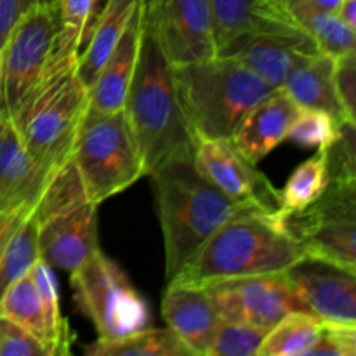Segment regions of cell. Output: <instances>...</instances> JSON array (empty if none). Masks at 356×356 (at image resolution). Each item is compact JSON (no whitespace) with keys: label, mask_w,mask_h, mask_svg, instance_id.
<instances>
[{"label":"cell","mask_w":356,"mask_h":356,"mask_svg":"<svg viewBox=\"0 0 356 356\" xmlns=\"http://www.w3.org/2000/svg\"><path fill=\"white\" fill-rule=\"evenodd\" d=\"M306 309L329 323L356 325V278L353 273L305 259L287 271Z\"/></svg>","instance_id":"cell-14"},{"label":"cell","mask_w":356,"mask_h":356,"mask_svg":"<svg viewBox=\"0 0 356 356\" xmlns=\"http://www.w3.org/2000/svg\"><path fill=\"white\" fill-rule=\"evenodd\" d=\"M72 162L87 198L96 205L146 176L145 162L124 108L108 113L86 111L73 145Z\"/></svg>","instance_id":"cell-6"},{"label":"cell","mask_w":356,"mask_h":356,"mask_svg":"<svg viewBox=\"0 0 356 356\" xmlns=\"http://www.w3.org/2000/svg\"><path fill=\"white\" fill-rule=\"evenodd\" d=\"M124 111L141 152L146 176L169 163L193 159L195 136L177 99L172 68L145 26Z\"/></svg>","instance_id":"cell-3"},{"label":"cell","mask_w":356,"mask_h":356,"mask_svg":"<svg viewBox=\"0 0 356 356\" xmlns=\"http://www.w3.org/2000/svg\"><path fill=\"white\" fill-rule=\"evenodd\" d=\"M305 259L280 211L249 212L222 225L170 282L207 285L252 275L285 273Z\"/></svg>","instance_id":"cell-2"},{"label":"cell","mask_w":356,"mask_h":356,"mask_svg":"<svg viewBox=\"0 0 356 356\" xmlns=\"http://www.w3.org/2000/svg\"><path fill=\"white\" fill-rule=\"evenodd\" d=\"M149 179L163 235L167 284L222 225L242 214L264 212L222 195L198 174L193 159L169 163Z\"/></svg>","instance_id":"cell-1"},{"label":"cell","mask_w":356,"mask_h":356,"mask_svg":"<svg viewBox=\"0 0 356 356\" xmlns=\"http://www.w3.org/2000/svg\"><path fill=\"white\" fill-rule=\"evenodd\" d=\"M143 2L145 0H106L99 10L89 40L76 59V75L87 90L96 82L97 75Z\"/></svg>","instance_id":"cell-22"},{"label":"cell","mask_w":356,"mask_h":356,"mask_svg":"<svg viewBox=\"0 0 356 356\" xmlns=\"http://www.w3.org/2000/svg\"><path fill=\"white\" fill-rule=\"evenodd\" d=\"M38 257V219L33 209L14 229L0 256V298L9 285L30 273Z\"/></svg>","instance_id":"cell-28"},{"label":"cell","mask_w":356,"mask_h":356,"mask_svg":"<svg viewBox=\"0 0 356 356\" xmlns=\"http://www.w3.org/2000/svg\"><path fill=\"white\" fill-rule=\"evenodd\" d=\"M211 9L218 51L249 33L308 37L275 0H211Z\"/></svg>","instance_id":"cell-19"},{"label":"cell","mask_w":356,"mask_h":356,"mask_svg":"<svg viewBox=\"0 0 356 356\" xmlns=\"http://www.w3.org/2000/svg\"><path fill=\"white\" fill-rule=\"evenodd\" d=\"M99 3L101 0H58L59 26L49 68L79 59L101 10Z\"/></svg>","instance_id":"cell-23"},{"label":"cell","mask_w":356,"mask_h":356,"mask_svg":"<svg viewBox=\"0 0 356 356\" xmlns=\"http://www.w3.org/2000/svg\"><path fill=\"white\" fill-rule=\"evenodd\" d=\"M89 106V90L76 61L52 66L9 115L35 162L56 174L72 160L73 145Z\"/></svg>","instance_id":"cell-5"},{"label":"cell","mask_w":356,"mask_h":356,"mask_svg":"<svg viewBox=\"0 0 356 356\" xmlns=\"http://www.w3.org/2000/svg\"><path fill=\"white\" fill-rule=\"evenodd\" d=\"M143 38V6L136 10L134 17L124 35L118 40L117 47L108 58L106 65L97 75L96 82L89 89V106L87 110L96 113H108L124 108L125 96L138 65L139 49Z\"/></svg>","instance_id":"cell-20"},{"label":"cell","mask_w":356,"mask_h":356,"mask_svg":"<svg viewBox=\"0 0 356 356\" xmlns=\"http://www.w3.org/2000/svg\"><path fill=\"white\" fill-rule=\"evenodd\" d=\"M143 26L170 66L218 56L211 0H148L143 3Z\"/></svg>","instance_id":"cell-11"},{"label":"cell","mask_w":356,"mask_h":356,"mask_svg":"<svg viewBox=\"0 0 356 356\" xmlns=\"http://www.w3.org/2000/svg\"><path fill=\"white\" fill-rule=\"evenodd\" d=\"M76 308L94 323L99 341H113L146 329L152 312L127 275L103 250L70 273Z\"/></svg>","instance_id":"cell-8"},{"label":"cell","mask_w":356,"mask_h":356,"mask_svg":"<svg viewBox=\"0 0 356 356\" xmlns=\"http://www.w3.org/2000/svg\"><path fill=\"white\" fill-rule=\"evenodd\" d=\"M0 315L13 320L14 323L28 330L47 350V346H45L47 336H45L44 309H42L37 285H35L30 273L24 275L23 278H19L6 289V292L0 298Z\"/></svg>","instance_id":"cell-29"},{"label":"cell","mask_w":356,"mask_h":356,"mask_svg":"<svg viewBox=\"0 0 356 356\" xmlns=\"http://www.w3.org/2000/svg\"><path fill=\"white\" fill-rule=\"evenodd\" d=\"M334 83L346 113L356 120V49L336 58Z\"/></svg>","instance_id":"cell-35"},{"label":"cell","mask_w":356,"mask_h":356,"mask_svg":"<svg viewBox=\"0 0 356 356\" xmlns=\"http://www.w3.org/2000/svg\"><path fill=\"white\" fill-rule=\"evenodd\" d=\"M193 165L204 179L238 204L264 212L280 209V191L233 146L232 139H197Z\"/></svg>","instance_id":"cell-13"},{"label":"cell","mask_w":356,"mask_h":356,"mask_svg":"<svg viewBox=\"0 0 356 356\" xmlns=\"http://www.w3.org/2000/svg\"><path fill=\"white\" fill-rule=\"evenodd\" d=\"M219 316L228 322L249 323L270 330L287 313L308 312L285 273L252 275L202 285ZM309 313V312H308Z\"/></svg>","instance_id":"cell-12"},{"label":"cell","mask_w":356,"mask_h":356,"mask_svg":"<svg viewBox=\"0 0 356 356\" xmlns=\"http://www.w3.org/2000/svg\"><path fill=\"white\" fill-rule=\"evenodd\" d=\"M31 211L33 207L26 204H0V256H2L3 247L9 242L14 229Z\"/></svg>","instance_id":"cell-37"},{"label":"cell","mask_w":356,"mask_h":356,"mask_svg":"<svg viewBox=\"0 0 356 356\" xmlns=\"http://www.w3.org/2000/svg\"><path fill=\"white\" fill-rule=\"evenodd\" d=\"M334 66L336 58L323 52H315L302 59L282 86V90L298 104L299 108H312L329 113L337 124L356 122L344 110L336 83H334Z\"/></svg>","instance_id":"cell-21"},{"label":"cell","mask_w":356,"mask_h":356,"mask_svg":"<svg viewBox=\"0 0 356 356\" xmlns=\"http://www.w3.org/2000/svg\"><path fill=\"white\" fill-rule=\"evenodd\" d=\"M306 356H356V325L323 322L318 341Z\"/></svg>","instance_id":"cell-33"},{"label":"cell","mask_w":356,"mask_h":356,"mask_svg":"<svg viewBox=\"0 0 356 356\" xmlns=\"http://www.w3.org/2000/svg\"><path fill=\"white\" fill-rule=\"evenodd\" d=\"M337 17L356 30V0H343L336 10Z\"/></svg>","instance_id":"cell-38"},{"label":"cell","mask_w":356,"mask_h":356,"mask_svg":"<svg viewBox=\"0 0 356 356\" xmlns=\"http://www.w3.org/2000/svg\"><path fill=\"white\" fill-rule=\"evenodd\" d=\"M309 2L315 3L316 7H320V9H323V10L336 13L337 7H339V3L343 2V0H309Z\"/></svg>","instance_id":"cell-39"},{"label":"cell","mask_w":356,"mask_h":356,"mask_svg":"<svg viewBox=\"0 0 356 356\" xmlns=\"http://www.w3.org/2000/svg\"><path fill=\"white\" fill-rule=\"evenodd\" d=\"M30 275L33 278L35 285H37L42 309H44L45 336H47L45 346H47L49 356L70 355L72 353L73 341H75V334L70 329L68 320L61 315L58 280H56L52 266L45 263L42 257H38L33 266H31Z\"/></svg>","instance_id":"cell-25"},{"label":"cell","mask_w":356,"mask_h":356,"mask_svg":"<svg viewBox=\"0 0 356 356\" xmlns=\"http://www.w3.org/2000/svg\"><path fill=\"white\" fill-rule=\"evenodd\" d=\"M58 0L31 9L10 31L0 51V113L9 117L44 79L58 35Z\"/></svg>","instance_id":"cell-10"},{"label":"cell","mask_w":356,"mask_h":356,"mask_svg":"<svg viewBox=\"0 0 356 356\" xmlns=\"http://www.w3.org/2000/svg\"><path fill=\"white\" fill-rule=\"evenodd\" d=\"M320 52L312 38L275 33H249L235 38L218 56L238 61L273 89H282L289 73L309 54Z\"/></svg>","instance_id":"cell-15"},{"label":"cell","mask_w":356,"mask_h":356,"mask_svg":"<svg viewBox=\"0 0 356 356\" xmlns=\"http://www.w3.org/2000/svg\"><path fill=\"white\" fill-rule=\"evenodd\" d=\"M54 176L35 162L13 120L0 113V204H26L35 209Z\"/></svg>","instance_id":"cell-17"},{"label":"cell","mask_w":356,"mask_h":356,"mask_svg":"<svg viewBox=\"0 0 356 356\" xmlns=\"http://www.w3.org/2000/svg\"><path fill=\"white\" fill-rule=\"evenodd\" d=\"M170 68L195 141L229 139L243 117L277 90L238 61L222 56Z\"/></svg>","instance_id":"cell-4"},{"label":"cell","mask_w":356,"mask_h":356,"mask_svg":"<svg viewBox=\"0 0 356 356\" xmlns=\"http://www.w3.org/2000/svg\"><path fill=\"white\" fill-rule=\"evenodd\" d=\"M49 0H0V51L10 31L31 9Z\"/></svg>","instance_id":"cell-36"},{"label":"cell","mask_w":356,"mask_h":356,"mask_svg":"<svg viewBox=\"0 0 356 356\" xmlns=\"http://www.w3.org/2000/svg\"><path fill=\"white\" fill-rule=\"evenodd\" d=\"M339 134V124L322 110L301 108L296 117L287 139L302 148L325 149Z\"/></svg>","instance_id":"cell-31"},{"label":"cell","mask_w":356,"mask_h":356,"mask_svg":"<svg viewBox=\"0 0 356 356\" xmlns=\"http://www.w3.org/2000/svg\"><path fill=\"white\" fill-rule=\"evenodd\" d=\"M282 216L306 259L356 275V183H329L305 211Z\"/></svg>","instance_id":"cell-9"},{"label":"cell","mask_w":356,"mask_h":356,"mask_svg":"<svg viewBox=\"0 0 356 356\" xmlns=\"http://www.w3.org/2000/svg\"><path fill=\"white\" fill-rule=\"evenodd\" d=\"M301 108L282 89L273 90L243 117L232 143L250 163L257 165L287 139Z\"/></svg>","instance_id":"cell-18"},{"label":"cell","mask_w":356,"mask_h":356,"mask_svg":"<svg viewBox=\"0 0 356 356\" xmlns=\"http://www.w3.org/2000/svg\"><path fill=\"white\" fill-rule=\"evenodd\" d=\"M87 356H191L169 329H146L113 341L90 343Z\"/></svg>","instance_id":"cell-26"},{"label":"cell","mask_w":356,"mask_h":356,"mask_svg":"<svg viewBox=\"0 0 356 356\" xmlns=\"http://www.w3.org/2000/svg\"><path fill=\"white\" fill-rule=\"evenodd\" d=\"M266 332L261 327L221 318L207 356H257Z\"/></svg>","instance_id":"cell-30"},{"label":"cell","mask_w":356,"mask_h":356,"mask_svg":"<svg viewBox=\"0 0 356 356\" xmlns=\"http://www.w3.org/2000/svg\"><path fill=\"white\" fill-rule=\"evenodd\" d=\"M97 207L87 198L79 172L70 160L56 172L35 207L42 259L52 268L72 273L99 250Z\"/></svg>","instance_id":"cell-7"},{"label":"cell","mask_w":356,"mask_h":356,"mask_svg":"<svg viewBox=\"0 0 356 356\" xmlns=\"http://www.w3.org/2000/svg\"><path fill=\"white\" fill-rule=\"evenodd\" d=\"M330 183L325 149H318L312 159L302 162L292 172L280 191V209L284 214L305 211L313 204Z\"/></svg>","instance_id":"cell-27"},{"label":"cell","mask_w":356,"mask_h":356,"mask_svg":"<svg viewBox=\"0 0 356 356\" xmlns=\"http://www.w3.org/2000/svg\"><path fill=\"white\" fill-rule=\"evenodd\" d=\"M146 2H148V0H145V2H143V3H146Z\"/></svg>","instance_id":"cell-40"},{"label":"cell","mask_w":356,"mask_h":356,"mask_svg":"<svg viewBox=\"0 0 356 356\" xmlns=\"http://www.w3.org/2000/svg\"><path fill=\"white\" fill-rule=\"evenodd\" d=\"M356 122H343L339 134L325 148L330 183H356Z\"/></svg>","instance_id":"cell-32"},{"label":"cell","mask_w":356,"mask_h":356,"mask_svg":"<svg viewBox=\"0 0 356 356\" xmlns=\"http://www.w3.org/2000/svg\"><path fill=\"white\" fill-rule=\"evenodd\" d=\"M162 316L188 353L207 356L221 316L202 285L169 282L162 298Z\"/></svg>","instance_id":"cell-16"},{"label":"cell","mask_w":356,"mask_h":356,"mask_svg":"<svg viewBox=\"0 0 356 356\" xmlns=\"http://www.w3.org/2000/svg\"><path fill=\"white\" fill-rule=\"evenodd\" d=\"M323 322L313 313H287L266 332L257 356H306L318 341Z\"/></svg>","instance_id":"cell-24"},{"label":"cell","mask_w":356,"mask_h":356,"mask_svg":"<svg viewBox=\"0 0 356 356\" xmlns=\"http://www.w3.org/2000/svg\"><path fill=\"white\" fill-rule=\"evenodd\" d=\"M0 68H2V63H0Z\"/></svg>","instance_id":"cell-41"},{"label":"cell","mask_w":356,"mask_h":356,"mask_svg":"<svg viewBox=\"0 0 356 356\" xmlns=\"http://www.w3.org/2000/svg\"><path fill=\"white\" fill-rule=\"evenodd\" d=\"M0 356H49L40 341L0 315Z\"/></svg>","instance_id":"cell-34"}]
</instances>
